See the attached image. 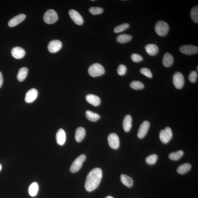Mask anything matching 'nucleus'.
I'll use <instances>...</instances> for the list:
<instances>
[{
	"label": "nucleus",
	"mask_w": 198,
	"mask_h": 198,
	"mask_svg": "<svg viewBox=\"0 0 198 198\" xmlns=\"http://www.w3.org/2000/svg\"><path fill=\"white\" fill-rule=\"evenodd\" d=\"M191 17L192 21L196 23H198V7L195 6L191 9Z\"/></svg>",
	"instance_id": "c85d7f7f"
},
{
	"label": "nucleus",
	"mask_w": 198,
	"mask_h": 198,
	"mask_svg": "<svg viewBox=\"0 0 198 198\" xmlns=\"http://www.w3.org/2000/svg\"><path fill=\"white\" fill-rule=\"evenodd\" d=\"M158 156L156 154H153L148 156L146 158V161L149 165H153L155 164L157 161Z\"/></svg>",
	"instance_id": "7c9ffc66"
},
{
	"label": "nucleus",
	"mask_w": 198,
	"mask_h": 198,
	"mask_svg": "<svg viewBox=\"0 0 198 198\" xmlns=\"http://www.w3.org/2000/svg\"><path fill=\"white\" fill-rule=\"evenodd\" d=\"M132 119L131 115H128L125 116L123 121V127L126 132H129L132 127Z\"/></svg>",
	"instance_id": "aec40b11"
},
{
	"label": "nucleus",
	"mask_w": 198,
	"mask_h": 198,
	"mask_svg": "<svg viewBox=\"0 0 198 198\" xmlns=\"http://www.w3.org/2000/svg\"><path fill=\"white\" fill-rule=\"evenodd\" d=\"M179 51L182 53L191 55L197 53L198 48V47L193 45H183L180 47Z\"/></svg>",
	"instance_id": "1a4fd4ad"
},
{
	"label": "nucleus",
	"mask_w": 198,
	"mask_h": 198,
	"mask_svg": "<svg viewBox=\"0 0 198 198\" xmlns=\"http://www.w3.org/2000/svg\"><path fill=\"white\" fill-rule=\"evenodd\" d=\"M191 165L189 163L183 164L178 168L177 171L181 174H183L188 172L191 169Z\"/></svg>",
	"instance_id": "393cba45"
},
{
	"label": "nucleus",
	"mask_w": 198,
	"mask_h": 198,
	"mask_svg": "<svg viewBox=\"0 0 198 198\" xmlns=\"http://www.w3.org/2000/svg\"><path fill=\"white\" fill-rule=\"evenodd\" d=\"M150 123L148 121H145L140 126L137 134V136L140 139H143L147 134L150 127Z\"/></svg>",
	"instance_id": "f8f14e48"
},
{
	"label": "nucleus",
	"mask_w": 198,
	"mask_h": 198,
	"mask_svg": "<svg viewBox=\"0 0 198 198\" xmlns=\"http://www.w3.org/2000/svg\"><path fill=\"white\" fill-rule=\"evenodd\" d=\"M86 131L84 128L82 127L78 128L76 130L75 139L76 141L78 143L81 142L85 136Z\"/></svg>",
	"instance_id": "412c9836"
},
{
	"label": "nucleus",
	"mask_w": 198,
	"mask_h": 198,
	"mask_svg": "<svg viewBox=\"0 0 198 198\" xmlns=\"http://www.w3.org/2000/svg\"><path fill=\"white\" fill-rule=\"evenodd\" d=\"M39 187L37 183H32L29 188V193L32 197H34L37 195Z\"/></svg>",
	"instance_id": "cd10ccee"
},
{
	"label": "nucleus",
	"mask_w": 198,
	"mask_h": 198,
	"mask_svg": "<svg viewBox=\"0 0 198 198\" xmlns=\"http://www.w3.org/2000/svg\"><path fill=\"white\" fill-rule=\"evenodd\" d=\"M103 172L101 169L95 168L90 172L87 176L85 184L86 190L92 191L96 189L101 183Z\"/></svg>",
	"instance_id": "f257e3e1"
},
{
	"label": "nucleus",
	"mask_w": 198,
	"mask_h": 198,
	"mask_svg": "<svg viewBox=\"0 0 198 198\" xmlns=\"http://www.w3.org/2000/svg\"><path fill=\"white\" fill-rule=\"evenodd\" d=\"M62 47V43L60 41L55 40L50 42L48 45V49L51 53L57 52L60 50Z\"/></svg>",
	"instance_id": "9b49d317"
},
{
	"label": "nucleus",
	"mask_w": 198,
	"mask_h": 198,
	"mask_svg": "<svg viewBox=\"0 0 198 198\" xmlns=\"http://www.w3.org/2000/svg\"><path fill=\"white\" fill-rule=\"evenodd\" d=\"M159 137L162 143L165 144L169 143L173 137V133L171 128L166 127L165 130H161L160 132Z\"/></svg>",
	"instance_id": "423d86ee"
},
{
	"label": "nucleus",
	"mask_w": 198,
	"mask_h": 198,
	"mask_svg": "<svg viewBox=\"0 0 198 198\" xmlns=\"http://www.w3.org/2000/svg\"><path fill=\"white\" fill-rule=\"evenodd\" d=\"M197 71L198 72V66H197Z\"/></svg>",
	"instance_id": "a19ab883"
},
{
	"label": "nucleus",
	"mask_w": 198,
	"mask_h": 198,
	"mask_svg": "<svg viewBox=\"0 0 198 198\" xmlns=\"http://www.w3.org/2000/svg\"><path fill=\"white\" fill-rule=\"evenodd\" d=\"M130 87L134 90H141L144 87V84L141 82L139 81H132L130 85Z\"/></svg>",
	"instance_id": "c756f323"
},
{
	"label": "nucleus",
	"mask_w": 198,
	"mask_h": 198,
	"mask_svg": "<svg viewBox=\"0 0 198 198\" xmlns=\"http://www.w3.org/2000/svg\"><path fill=\"white\" fill-rule=\"evenodd\" d=\"M38 95V91L35 89L29 90L26 94L25 101L26 103H31L37 99Z\"/></svg>",
	"instance_id": "ddd939ff"
},
{
	"label": "nucleus",
	"mask_w": 198,
	"mask_h": 198,
	"mask_svg": "<svg viewBox=\"0 0 198 198\" xmlns=\"http://www.w3.org/2000/svg\"><path fill=\"white\" fill-rule=\"evenodd\" d=\"M87 101L91 104L97 107L101 103V99L97 96L93 95H87L86 97Z\"/></svg>",
	"instance_id": "a211bd4d"
},
{
	"label": "nucleus",
	"mask_w": 198,
	"mask_h": 198,
	"mask_svg": "<svg viewBox=\"0 0 198 198\" xmlns=\"http://www.w3.org/2000/svg\"><path fill=\"white\" fill-rule=\"evenodd\" d=\"M43 20L45 23L49 24L55 23L58 20V15L56 12L52 9L48 10L44 14Z\"/></svg>",
	"instance_id": "20e7f679"
},
{
	"label": "nucleus",
	"mask_w": 198,
	"mask_h": 198,
	"mask_svg": "<svg viewBox=\"0 0 198 198\" xmlns=\"http://www.w3.org/2000/svg\"><path fill=\"white\" fill-rule=\"evenodd\" d=\"M197 77V73L195 71L191 72L189 76V81L191 83H195L196 81Z\"/></svg>",
	"instance_id": "c9c22d12"
},
{
	"label": "nucleus",
	"mask_w": 198,
	"mask_h": 198,
	"mask_svg": "<svg viewBox=\"0 0 198 198\" xmlns=\"http://www.w3.org/2000/svg\"><path fill=\"white\" fill-rule=\"evenodd\" d=\"M88 73L91 77H96L103 75L105 70L100 64L95 63L90 66L88 69Z\"/></svg>",
	"instance_id": "f03ea898"
},
{
	"label": "nucleus",
	"mask_w": 198,
	"mask_h": 198,
	"mask_svg": "<svg viewBox=\"0 0 198 198\" xmlns=\"http://www.w3.org/2000/svg\"><path fill=\"white\" fill-rule=\"evenodd\" d=\"M145 49L147 53L151 56L156 55L159 50L157 46L153 44H148L145 46Z\"/></svg>",
	"instance_id": "f3484780"
},
{
	"label": "nucleus",
	"mask_w": 198,
	"mask_h": 198,
	"mask_svg": "<svg viewBox=\"0 0 198 198\" xmlns=\"http://www.w3.org/2000/svg\"><path fill=\"white\" fill-rule=\"evenodd\" d=\"M103 11V9L100 7H91L89 10L90 12L93 15H100Z\"/></svg>",
	"instance_id": "473e14b6"
},
{
	"label": "nucleus",
	"mask_w": 198,
	"mask_h": 198,
	"mask_svg": "<svg viewBox=\"0 0 198 198\" xmlns=\"http://www.w3.org/2000/svg\"><path fill=\"white\" fill-rule=\"evenodd\" d=\"M11 53L13 57L16 59H19L24 57L25 52L22 48L16 47L12 49Z\"/></svg>",
	"instance_id": "2eb2a0df"
},
{
	"label": "nucleus",
	"mask_w": 198,
	"mask_h": 198,
	"mask_svg": "<svg viewBox=\"0 0 198 198\" xmlns=\"http://www.w3.org/2000/svg\"><path fill=\"white\" fill-rule=\"evenodd\" d=\"M105 198H114L112 197L111 196H108L106 197Z\"/></svg>",
	"instance_id": "58836bf2"
},
{
	"label": "nucleus",
	"mask_w": 198,
	"mask_h": 198,
	"mask_svg": "<svg viewBox=\"0 0 198 198\" xmlns=\"http://www.w3.org/2000/svg\"><path fill=\"white\" fill-rule=\"evenodd\" d=\"M121 180L123 184L128 187H131L133 185V180L131 177L126 175L122 174Z\"/></svg>",
	"instance_id": "4be33fe9"
},
{
	"label": "nucleus",
	"mask_w": 198,
	"mask_h": 198,
	"mask_svg": "<svg viewBox=\"0 0 198 198\" xmlns=\"http://www.w3.org/2000/svg\"><path fill=\"white\" fill-rule=\"evenodd\" d=\"M184 78L180 72H177L173 76V83L176 88L181 89L184 84Z\"/></svg>",
	"instance_id": "0eeeda50"
},
{
	"label": "nucleus",
	"mask_w": 198,
	"mask_h": 198,
	"mask_svg": "<svg viewBox=\"0 0 198 198\" xmlns=\"http://www.w3.org/2000/svg\"><path fill=\"white\" fill-rule=\"evenodd\" d=\"M127 69V67L125 65H120L117 68V73L120 76H123L126 73Z\"/></svg>",
	"instance_id": "f704fd0d"
},
{
	"label": "nucleus",
	"mask_w": 198,
	"mask_h": 198,
	"mask_svg": "<svg viewBox=\"0 0 198 198\" xmlns=\"http://www.w3.org/2000/svg\"><path fill=\"white\" fill-rule=\"evenodd\" d=\"M56 139L57 143L60 145L64 144L66 141V135L65 132L63 129H59L56 135Z\"/></svg>",
	"instance_id": "dca6fc26"
},
{
	"label": "nucleus",
	"mask_w": 198,
	"mask_h": 198,
	"mask_svg": "<svg viewBox=\"0 0 198 198\" xmlns=\"http://www.w3.org/2000/svg\"><path fill=\"white\" fill-rule=\"evenodd\" d=\"M3 82V78L1 72H0V88L2 86Z\"/></svg>",
	"instance_id": "4c0bfd02"
},
{
	"label": "nucleus",
	"mask_w": 198,
	"mask_h": 198,
	"mask_svg": "<svg viewBox=\"0 0 198 198\" xmlns=\"http://www.w3.org/2000/svg\"><path fill=\"white\" fill-rule=\"evenodd\" d=\"M86 116L87 118L89 121L92 122L97 121L100 117L99 115L98 114L94 113L93 112L90 111H87L86 112Z\"/></svg>",
	"instance_id": "a878e982"
},
{
	"label": "nucleus",
	"mask_w": 198,
	"mask_h": 198,
	"mask_svg": "<svg viewBox=\"0 0 198 198\" xmlns=\"http://www.w3.org/2000/svg\"><path fill=\"white\" fill-rule=\"evenodd\" d=\"M131 59L132 61L135 63H138L143 60V57L141 55L137 54H133L131 55Z\"/></svg>",
	"instance_id": "e433bc0d"
},
{
	"label": "nucleus",
	"mask_w": 198,
	"mask_h": 198,
	"mask_svg": "<svg viewBox=\"0 0 198 198\" xmlns=\"http://www.w3.org/2000/svg\"><path fill=\"white\" fill-rule=\"evenodd\" d=\"M26 16L24 14H20L11 19L8 23L9 26L13 27L17 26L25 20Z\"/></svg>",
	"instance_id": "4468645a"
},
{
	"label": "nucleus",
	"mask_w": 198,
	"mask_h": 198,
	"mask_svg": "<svg viewBox=\"0 0 198 198\" xmlns=\"http://www.w3.org/2000/svg\"><path fill=\"white\" fill-rule=\"evenodd\" d=\"M130 27V25L128 23H125L116 27L114 29V32L116 33H118L123 32L127 29Z\"/></svg>",
	"instance_id": "2f4dec72"
},
{
	"label": "nucleus",
	"mask_w": 198,
	"mask_h": 198,
	"mask_svg": "<svg viewBox=\"0 0 198 198\" xmlns=\"http://www.w3.org/2000/svg\"><path fill=\"white\" fill-rule=\"evenodd\" d=\"M86 156L84 154L80 155L78 157L71 165L70 170L73 173H75L79 170L82 165L83 162L85 161Z\"/></svg>",
	"instance_id": "39448f33"
},
{
	"label": "nucleus",
	"mask_w": 198,
	"mask_h": 198,
	"mask_svg": "<svg viewBox=\"0 0 198 198\" xmlns=\"http://www.w3.org/2000/svg\"><path fill=\"white\" fill-rule=\"evenodd\" d=\"M94 1V0H92V1Z\"/></svg>",
	"instance_id": "79ce46f5"
},
{
	"label": "nucleus",
	"mask_w": 198,
	"mask_h": 198,
	"mask_svg": "<svg viewBox=\"0 0 198 198\" xmlns=\"http://www.w3.org/2000/svg\"><path fill=\"white\" fill-rule=\"evenodd\" d=\"M28 69L26 67L21 68L18 72L17 78L20 81H23L27 77L28 73Z\"/></svg>",
	"instance_id": "5701e85b"
},
{
	"label": "nucleus",
	"mask_w": 198,
	"mask_h": 198,
	"mask_svg": "<svg viewBox=\"0 0 198 198\" xmlns=\"http://www.w3.org/2000/svg\"><path fill=\"white\" fill-rule=\"evenodd\" d=\"M110 147L112 149H117L119 147L120 141L118 136L115 133L110 134L108 138Z\"/></svg>",
	"instance_id": "6e6552de"
},
{
	"label": "nucleus",
	"mask_w": 198,
	"mask_h": 198,
	"mask_svg": "<svg viewBox=\"0 0 198 198\" xmlns=\"http://www.w3.org/2000/svg\"><path fill=\"white\" fill-rule=\"evenodd\" d=\"M169 27L168 24L165 21H158L155 26V30L158 35L163 37L166 35L169 32Z\"/></svg>",
	"instance_id": "7ed1b4c3"
},
{
	"label": "nucleus",
	"mask_w": 198,
	"mask_h": 198,
	"mask_svg": "<svg viewBox=\"0 0 198 198\" xmlns=\"http://www.w3.org/2000/svg\"><path fill=\"white\" fill-rule=\"evenodd\" d=\"M132 39V37L131 35L127 34H123L118 36L117 41L118 42L124 44L130 41Z\"/></svg>",
	"instance_id": "b1692460"
},
{
	"label": "nucleus",
	"mask_w": 198,
	"mask_h": 198,
	"mask_svg": "<svg viewBox=\"0 0 198 198\" xmlns=\"http://www.w3.org/2000/svg\"><path fill=\"white\" fill-rule=\"evenodd\" d=\"M69 14L70 17L76 24L79 25L82 24L84 22L83 18L77 11L71 9L69 11Z\"/></svg>",
	"instance_id": "9d476101"
},
{
	"label": "nucleus",
	"mask_w": 198,
	"mask_h": 198,
	"mask_svg": "<svg viewBox=\"0 0 198 198\" xmlns=\"http://www.w3.org/2000/svg\"><path fill=\"white\" fill-rule=\"evenodd\" d=\"M174 57L171 54L167 53L164 55L163 59V63L165 67H169L173 65Z\"/></svg>",
	"instance_id": "6ab92c4d"
},
{
	"label": "nucleus",
	"mask_w": 198,
	"mask_h": 198,
	"mask_svg": "<svg viewBox=\"0 0 198 198\" xmlns=\"http://www.w3.org/2000/svg\"><path fill=\"white\" fill-rule=\"evenodd\" d=\"M1 169H2V166L1 165V164H0V171L1 170Z\"/></svg>",
	"instance_id": "ea45409f"
},
{
	"label": "nucleus",
	"mask_w": 198,
	"mask_h": 198,
	"mask_svg": "<svg viewBox=\"0 0 198 198\" xmlns=\"http://www.w3.org/2000/svg\"><path fill=\"white\" fill-rule=\"evenodd\" d=\"M183 151L182 150H180L177 152L170 153L169 155V158L172 161H177L183 156Z\"/></svg>",
	"instance_id": "bb28decb"
},
{
	"label": "nucleus",
	"mask_w": 198,
	"mask_h": 198,
	"mask_svg": "<svg viewBox=\"0 0 198 198\" xmlns=\"http://www.w3.org/2000/svg\"><path fill=\"white\" fill-rule=\"evenodd\" d=\"M140 73L143 75L146 76V77L151 78L152 77V74L151 70L147 68H143L140 69Z\"/></svg>",
	"instance_id": "72a5a7b5"
}]
</instances>
